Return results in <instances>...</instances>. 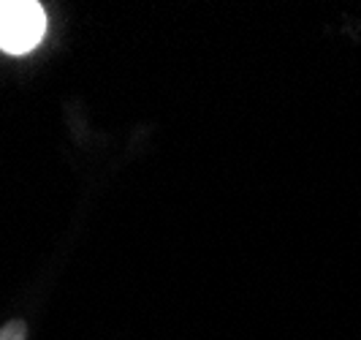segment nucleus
Returning <instances> with one entry per match:
<instances>
[{"mask_svg": "<svg viewBox=\"0 0 361 340\" xmlns=\"http://www.w3.org/2000/svg\"><path fill=\"white\" fill-rule=\"evenodd\" d=\"M47 33V11L36 0H0V49L25 54Z\"/></svg>", "mask_w": 361, "mask_h": 340, "instance_id": "f257e3e1", "label": "nucleus"}, {"mask_svg": "<svg viewBox=\"0 0 361 340\" xmlns=\"http://www.w3.org/2000/svg\"><path fill=\"white\" fill-rule=\"evenodd\" d=\"M0 340H27V324L22 322V319L3 324L0 327Z\"/></svg>", "mask_w": 361, "mask_h": 340, "instance_id": "f03ea898", "label": "nucleus"}]
</instances>
